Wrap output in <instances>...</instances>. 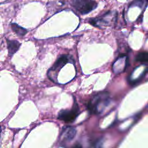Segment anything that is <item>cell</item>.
<instances>
[{"label":"cell","mask_w":148,"mask_h":148,"mask_svg":"<svg viewBox=\"0 0 148 148\" xmlns=\"http://www.w3.org/2000/svg\"><path fill=\"white\" fill-rule=\"evenodd\" d=\"M110 101V96L108 92H99L90 99L87 104V108L91 113L99 114L109 105Z\"/></svg>","instance_id":"6da1fadb"},{"label":"cell","mask_w":148,"mask_h":148,"mask_svg":"<svg viewBox=\"0 0 148 148\" xmlns=\"http://www.w3.org/2000/svg\"><path fill=\"white\" fill-rule=\"evenodd\" d=\"M116 16L117 14L116 12L109 11L102 16L91 18L89 20V23L92 25L98 28L111 26L113 23H115Z\"/></svg>","instance_id":"7a4b0ae2"},{"label":"cell","mask_w":148,"mask_h":148,"mask_svg":"<svg viewBox=\"0 0 148 148\" xmlns=\"http://www.w3.org/2000/svg\"><path fill=\"white\" fill-rule=\"evenodd\" d=\"M80 113L79 108L76 102L73 103V106L71 109H64L59 112L58 119L65 123L73 122Z\"/></svg>","instance_id":"3957f363"},{"label":"cell","mask_w":148,"mask_h":148,"mask_svg":"<svg viewBox=\"0 0 148 148\" xmlns=\"http://www.w3.org/2000/svg\"><path fill=\"white\" fill-rule=\"evenodd\" d=\"M72 6L82 14H86L95 9L97 6V3L92 1L79 0L73 1Z\"/></svg>","instance_id":"277c9868"},{"label":"cell","mask_w":148,"mask_h":148,"mask_svg":"<svg viewBox=\"0 0 148 148\" xmlns=\"http://www.w3.org/2000/svg\"><path fill=\"white\" fill-rule=\"evenodd\" d=\"M73 63V60L69 56L62 55L60 57L54 64L53 66L50 69V71L56 72L61 69L67 63Z\"/></svg>","instance_id":"5b68a950"},{"label":"cell","mask_w":148,"mask_h":148,"mask_svg":"<svg viewBox=\"0 0 148 148\" xmlns=\"http://www.w3.org/2000/svg\"><path fill=\"white\" fill-rule=\"evenodd\" d=\"M76 130L71 126H65L62 128L60 138L61 139L65 142L71 141L76 136Z\"/></svg>","instance_id":"8992f818"},{"label":"cell","mask_w":148,"mask_h":148,"mask_svg":"<svg viewBox=\"0 0 148 148\" xmlns=\"http://www.w3.org/2000/svg\"><path fill=\"white\" fill-rule=\"evenodd\" d=\"M7 48L9 56H12L19 49L21 43L16 40H9L6 39Z\"/></svg>","instance_id":"52a82bcc"},{"label":"cell","mask_w":148,"mask_h":148,"mask_svg":"<svg viewBox=\"0 0 148 148\" xmlns=\"http://www.w3.org/2000/svg\"><path fill=\"white\" fill-rule=\"evenodd\" d=\"M10 26L13 31L19 36H24L28 32L27 29L21 27L15 23H11Z\"/></svg>","instance_id":"ba28073f"},{"label":"cell","mask_w":148,"mask_h":148,"mask_svg":"<svg viewBox=\"0 0 148 148\" xmlns=\"http://www.w3.org/2000/svg\"><path fill=\"white\" fill-rule=\"evenodd\" d=\"M136 60L137 61L140 62L143 64H147L148 61V54L146 51L140 52L136 57Z\"/></svg>","instance_id":"9c48e42d"},{"label":"cell","mask_w":148,"mask_h":148,"mask_svg":"<svg viewBox=\"0 0 148 148\" xmlns=\"http://www.w3.org/2000/svg\"><path fill=\"white\" fill-rule=\"evenodd\" d=\"M74 148H83V147H82V146L81 145H80V144H77V145H76L75 146Z\"/></svg>","instance_id":"30bf717a"}]
</instances>
